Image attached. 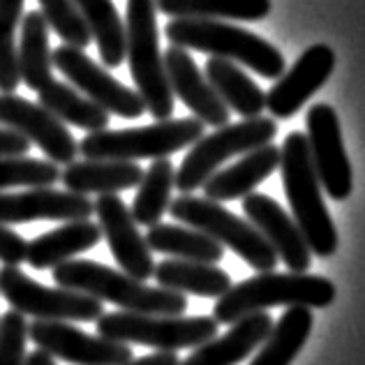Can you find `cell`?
<instances>
[{"label": "cell", "instance_id": "1", "mask_svg": "<svg viewBox=\"0 0 365 365\" xmlns=\"http://www.w3.org/2000/svg\"><path fill=\"white\" fill-rule=\"evenodd\" d=\"M51 277L58 287L88 294L102 303L120 307L123 312L178 317L187 310L185 294L165 289V287H148L137 277L88 259H70L56 266Z\"/></svg>", "mask_w": 365, "mask_h": 365}, {"label": "cell", "instance_id": "2", "mask_svg": "<svg viewBox=\"0 0 365 365\" xmlns=\"http://www.w3.org/2000/svg\"><path fill=\"white\" fill-rule=\"evenodd\" d=\"M165 33L174 46L208 53L210 58H225L236 65H245L264 79H280L287 70L284 56L277 46L229 21L171 19Z\"/></svg>", "mask_w": 365, "mask_h": 365}, {"label": "cell", "instance_id": "3", "mask_svg": "<svg viewBox=\"0 0 365 365\" xmlns=\"http://www.w3.org/2000/svg\"><path fill=\"white\" fill-rule=\"evenodd\" d=\"M280 171L294 222L305 236L310 252L317 257H331L338 250V232L324 204L322 182L312 167L307 137L303 132L287 134L280 148Z\"/></svg>", "mask_w": 365, "mask_h": 365}, {"label": "cell", "instance_id": "4", "mask_svg": "<svg viewBox=\"0 0 365 365\" xmlns=\"http://www.w3.org/2000/svg\"><path fill=\"white\" fill-rule=\"evenodd\" d=\"M335 301V284L322 275L307 273H259L232 287L215 303L213 319L232 326L247 314L266 312L268 307H329Z\"/></svg>", "mask_w": 365, "mask_h": 365}, {"label": "cell", "instance_id": "5", "mask_svg": "<svg viewBox=\"0 0 365 365\" xmlns=\"http://www.w3.org/2000/svg\"><path fill=\"white\" fill-rule=\"evenodd\" d=\"M125 35H128L125 56L130 61V74L146 104V111L155 120L171 118L174 93L169 86L165 53L160 51L155 0H128Z\"/></svg>", "mask_w": 365, "mask_h": 365}, {"label": "cell", "instance_id": "6", "mask_svg": "<svg viewBox=\"0 0 365 365\" xmlns=\"http://www.w3.org/2000/svg\"><path fill=\"white\" fill-rule=\"evenodd\" d=\"M204 137V123L192 118H167L143 128L88 132L79 141L83 160H162L190 148Z\"/></svg>", "mask_w": 365, "mask_h": 365}, {"label": "cell", "instance_id": "7", "mask_svg": "<svg viewBox=\"0 0 365 365\" xmlns=\"http://www.w3.org/2000/svg\"><path fill=\"white\" fill-rule=\"evenodd\" d=\"M213 317H169V314H134L109 312L98 319V335L123 344H141L158 351H178L201 347L217 338Z\"/></svg>", "mask_w": 365, "mask_h": 365}, {"label": "cell", "instance_id": "8", "mask_svg": "<svg viewBox=\"0 0 365 365\" xmlns=\"http://www.w3.org/2000/svg\"><path fill=\"white\" fill-rule=\"evenodd\" d=\"M169 213L178 222H185L187 227L197 229V232L210 236L222 247H229L250 264L255 271L268 273L273 271L277 264L275 250L268 245V241L257 232V229L234 215L232 210H227L222 204L210 199L182 195L171 201Z\"/></svg>", "mask_w": 365, "mask_h": 365}, {"label": "cell", "instance_id": "9", "mask_svg": "<svg viewBox=\"0 0 365 365\" xmlns=\"http://www.w3.org/2000/svg\"><path fill=\"white\" fill-rule=\"evenodd\" d=\"M277 137V123L273 118L257 116L243 118L241 123H227L217 128L213 134H206L197 143H192L185 160L180 162L176 171V185L182 195H190L220 171L227 160L236 155L262 148L266 143H273Z\"/></svg>", "mask_w": 365, "mask_h": 365}, {"label": "cell", "instance_id": "10", "mask_svg": "<svg viewBox=\"0 0 365 365\" xmlns=\"http://www.w3.org/2000/svg\"><path fill=\"white\" fill-rule=\"evenodd\" d=\"M0 294L16 312L35 317L37 322H98L102 312V301L88 294L65 289L56 284V289L42 282H35L19 266L0 268Z\"/></svg>", "mask_w": 365, "mask_h": 365}, {"label": "cell", "instance_id": "11", "mask_svg": "<svg viewBox=\"0 0 365 365\" xmlns=\"http://www.w3.org/2000/svg\"><path fill=\"white\" fill-rule=\"evenodd\" d=\"M51 56L56 70L65 74V79L76 91L93 100L109 116L113 113V116L120 118H139L146 113V104H143L141 95L128 88V86H123L116 76H111L104 67L88 58L79 46L63 44Z\"/></svg>", "mask_w": 365, "mask_h": 365}, {"label": "cell", "instance_id": "12", "mask_svg": "<svg viewBox=\"0 0 365 365\" xmlns=\"http://www.w3.org/2000/svg\"><path fill=\"white\" fill-rule=\"evenodd\" d=\"M28 338L37 344V349L70 365H128L134 359L130 344L88 335L70 322L35 319L28 324Z\"/></svg>", "mask_w": 365, "mask_h": 365}, {"label": "cell", "instance_id": "13", "mask_svg": "<svg viewBox=\"0 0 365 365\" xmlns=\"http://www.w3.org/2000/svg\"><path fill=\"white\" fill-rule=\"evenodd\" d=\"M305 123L307 148H310L312 167L319 176L322 187L335 201L347 199L351 195L354 178L347 150H344L338 113L331 104H314L307 111Z\"/></svg>", "mask_w": 365, "mask_h": 365}, {"label": "cell", "instance_id": "14", "mask_svg": "<svg viewBox=\"0 0 365 365\" xmlns=\"http://www.w3.org/2000/svg\"><path fill=\"white\" fill-rule=\"evenodd\" d=\"M0 125L35 143L53 165H70L79 155V143L72 132L40 102L35 104L14 93H0Z\"/></svg>", "mask_w": 365, "mask_h": 365}, {"label": "cell", "instance_id": "15", "mask_svg": "<svg viewBox=\"0 0 365 365\" xmlns=\"http://www.w3.org/2000/svg\"><path fill=\"white\" fill-rule=\"evenodd\" d=\"M93 204L102 236L107 238L109 250L120 266V271L146 282L155 273V262H153L146 236L139 234L128 204L118 195H100Z\"/></svg>", "mask_w": 365, "mask_h": 365}, {"label": "cell", "instance_id": "16", "mask_svg": "<svg viewBox=\"0 0 365 365\" xmlns=\"http://www.w3.org/2000/svg\"><path fill=\"white\" fill-rule=\"evenodd\" d=\"M95 204L83 195L56 187H28L24 192H0V222L26 225L37 220L74 222L91 220Z\"/></svg>", "mask_w": 365, "mask_h": 365}, {"label": "cell", "instance_id": "17", "mask_svg": "<svg viewBox=\"0 0 365 365\" xmlns=\"http://www.w3.org/2000/svg\"><path fill=\"white\" fill-rule=\"evenodd\" d=\"M335 67V53L331 46H310L287 74L275 81L266 93V109L273 118H292L312 95L329 81Z\"/></svg>", "mask_w": 365, "mask_h": 365}, {"label": "cell", "instance_id": "18", "mask_svg": "<svg viewBox=\"0 0 365 365\" xmlns=\"http://www.w3.org/2000/svg\"><path fill=\"white\" fill-rule=\"evenodd\" d=\"M243 213L247 215V222L266 238L268 245L275 250L277 259H282L292 273H305L310 268L312 252L305 243V236L294 222V217L287 215L275 199L252 192L243 199Z\"/></svg>", "mask_w": 365, "mask_h": 365}, {"label": "cell", "instance_id": "19", "mask_svg": "<svg viewBox=\"0 0 365 365\" xmlns=\"http://www.w3.org/2000/svg\"><path fill=\"white\" fill-rule=\"evenodd\" d=\"M165 67L169 76V86L174 98H178L185 107L195 113V118L210 128H222L232 118V111L215 93V88L201 74L195 58L187 49L171 44L165 53Z\"/></svg>", "mask_w": 365, "mask_h": 365}, {"label": "cell", "instance_id": "20", "mask_svg": "<svg viewBox=\"0 0 365 365\" xmlns=\"http://www.w3.org/2000/svg\"><path fill=\"white\" fill-rule=\"evenodd\" d=\"M273 331V319L268 312H255L232 324L222 338L204 342L178 365H238L264 344L268 333Z\"/></svg>", "mask_w": 365, "mask_h": 365}, {"label": "cell", "instance_id": "21", "mask_svg": "<svg viewBox=\"0 0 365 365\" xmlns=\"http://www.w3.org/2000/svg\"><path fill=\"white\" fill-rule=\"evenodd\" d=\"M275 169H280V148L273 143H266L262 148H255L236 162V165L215 171L204 182V195L210 201H234L252 195L259 182H264Z\"/></svg>", "mask_w": 365, "mask_h": 365}, {"label": "cell", "instance_id": "22", "mask_svg": "<svg viewBox=\"0 0 365 365\" xmlns=\"http://www.w3.org/2000/svg\"><path fill=\"white\" fill-rule=\"evenodd\" d=\"M143 169L137 162L120 160H74L61 171L65 190L76 195H118L123 190L137 187Z\"/></svg>", "mask_w": 365, "mask_h": 365}, {"label": "cell", "instance_id": "23", "mask_svg": "<svg viewBox=\"0 0 365 365\" xmlns=\"http://www.w3.org/2000/svg\"><path fill=\"white\" fill-rule=\"evenodd\" d=\"M102 241V229L93 220H74L65 222L63 227L46 232L42 236L28 241L26 262L35 271H49L65 262H70L76 255L93 250Z\"/></svg>", "mask_w": 365, "mask_h": 365}, {"label": "cell", "instance_id": "24", "mask_svg": "<svg viewBox=\"0 0 365 365\" xmlns=\"http://www.w3.org/2000/svg\"><path fill=\"white\" fill-rule=\"evenodd\" d=\"M153 277L160 287L178 294H195L204 299H220L232 289V277L215 264L185 262V259H167L155 264Z\"/></svg>", "mask_w": 365, "mask_h": 365}, {"label": "cell", "instance_id": "25", "mask_svg": "<svg viewBox=\"0 0 365 365\" xmlns=\"http://www.w3.org/2000/svg\"><path fill=\"white\" fill-rule=\"evenodd\" d=\"M49 24L42 12H28L21 21V37H19V76L31 91H42L53 81V56L49 49Z\"/></svg>", "mask_w": 365, "mask_h": 365}, {"label": "cell", "instance_id": "26", "mask_svg": "<svg viewBox=\"0 0 365 365\" xmlns=\"http://www.w3.org/2000/svg\"><path fill=\"white\" fill-rule=\"evenodd\" d=\"M206 79L222 98L229 111H236L243 118H257L266 109V93L232 61L208 58Z\"/></svg>", "mask_w": 365, "mask_h": 365}, {"label": "cell", "instance_id": "27", "mask_svg": "<svg viewBox=\"0 0 365 365\" xmlns=\"http://www.w3.org/2000/svg\"><path fill=\"white\" fill-rule=\"evenodd\" d=\"M158 12L171 19H215V21H262L271 14V0H155Z\"/></svg>", "mask_w": 365, "mask_h": 365}, {"label": "cell", "instance_id": "28", "mask_svg": "<svg viewBox=\"0 0 365 365\" xmlns=\"http://www.w3.org/2000/svg\"><path fill=\"white\" fill-rule=\"evenodd\" d=\"M37 100L46 111H51L65 125H74V128L88 132H100L109 128V113L86 98L83 93L76 91L74 86L53 79L42 91H37Z\"/></svg>", "mask_w": 365, "mask_h": 365}, {"label": "cell", "instance_id": "29", "mask_svg": "<svg viewBox=\"0 0 365 365\" xmlns=\"http://www.w3.org/2000/svg\"><path fill=\"white\" fill-rule=\"evenodd\" d=\"M146 243L150 252H162L174 259H185V262L217 264L225 257L222 245L192 227L160 222L155 227H148Z\"/></svg>", "mask_w": 365, "mask_h": 365}, {"label": "cell", "instance_id": "30", "mask_svg": "<svg viewBox=\"0 0 365 365\" xmlns=\"http://www.w3.org/2000/svg\"><path fill=\"white\" fill-rule=\"evenodd\" d=\"M312 324L310 307H289L277 324H273V331L250 365H289L310 338Z\"/></svg>", "mask_w": 365, "mask_h": 365}, {"label": "cell", "instance_id": "31", "mask_svg": "<svg viewBox=\"0 0 365 365\" xmlns=\"http://www.w3.org/2000/svg\"><path fill=\"white\" fill-rule=\"evenodd\" d=\"M79 14L98 44L102 63L107 67H118L125 61V21L111 0H74Z\"/></svg>", "mask_w": 365, "mask_h": 365}, {"label": "cell", "instance_id": "32", "mask_svg": "<svg viewBox=\"0 0 365 365\" xmlns=\"http://www.w3.org/2000/svg\"><path fill=\"white\" fill-rule=\"evenodd\" d=\"M176 185V169L169 158L153 160L148 171H143L137 197L132 201L130 213L134 222L143 227H155L171 206V190Z\"/></svg>", "mask_w": 365, "mask_h": 365}, {"label": "cell", "instance_id": "33", "mask_svg": "<svg viewBox=\"0 0 365 365\" xmlns=\"http://www.w3.org/2000/svg\"><path fill=\"white\" fill-rule=\"evenodd\" d=\"M24 3L26 0H0V93H14L21 83L16 31L24 21Z\"/></svg>", "mask_w": 365, "mask_h": 365}, {"label": "cell", "instance_id": "34", "mask_svg": "<svg viewBox=\"0 0 365 365\" xmlns=\"http://www.w3.org/2000/svg\"><path fill=\"white\" fill-rule=\"evenodd\" d=\"M61 180V169L51 160L0 158V192L9 187H51Z\"/></svg>", "mask_w": 365, "mask_h": 365}, {"label": "cell", "instance_id": "35", "mask_svg": "<svg viewBox=\"0 0 365 365\" xmlns=\"http://www.w3.org/2000/svg\"><path fill=\"white\" fill-rule=\"evenodd\" d=\"M40 7L49 28L56 31V35L65 44L86 49L93 42L88 26L81 19L79 7H76L74 0H40Z\"/></svg>", "mask_w": 365, "mask_h": 365}, {"label": "cell", "instance_id": "36", "mask_svg": "<svg viewBox=\"0 0 365 365\" xmlns=\"http://www.w3.org/2000/svg\"><path fill=\"white\" fill-rule=\"evenodd\" d=\"M28 322L26 314L9 310L0 317V365H26Z\"/></svg>", "mask_w": 365, "mask_h": 365}, {"label": "cell", "instance_id": "37", "mask_svg": "<svg viewBox=\"0 0 365 365\" xmlns=\"http://www.w3.org/2000/svg\"><path fill=\"white\" fill-rule=\"evenodd\" d=\"M28 255V241L14 229L0 222V262L5 266H21Z\"/></svg>", "mask_w": 365, "mask_h": 365}, {"label": "cell", "instance_id": "38", "mask_svg": "<svg viewBox=\"0 0 365 365\" xmlns=\"http://www.w3.org/2000/svg\"><path fill=\"white\" fill-rule=\"evenodd\" d=\"M31 150V141L21 134L0 125V158H21Z\"/></svg>", "mask_w": 365, "mask_h": 365}, {"label": "cell", "instance_id": "39", "mask_svg": "<svg viewBox=\"0 0 365 365\" xmlns=\"http://www.w3.org/2000/svg\"><path fill=\"white\" fill-rule=\"evenodd\" d=\"M180 359L176 356V351H155L150 356L132 359L128 365H178Z\"/></svg>", "mask_w": 365, "mask_h": 365}, {"label": "cell", "instance_id": "40", "mask_svg": "<svg viewBox=\"0 0 365 365\" xmlns=\"http://www.w3.org/2000/svg\"><path fill=\"white\" fill-rule=\"evenodd\" d=\"M26 365H56V359L49 356V354L42 351V349H35L33 354H28L26 356Z\"/></svg>", "mask_w": 365, "mask_h": 365}]
</instances>
